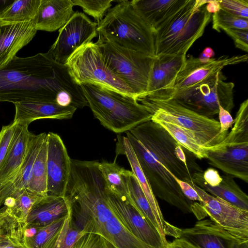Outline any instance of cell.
I'll return each instance as SVG.
<instances>
[{
    "label": "cell",
    "mask_w": 248,
    "mask_h": 248,
    "mask_svg": "<svg viewBox=\"0 0 248 248\" xmlns=\"http://www.w3.org/2000/svg\"><path fill=\"white\" fill-rule=\"evenodd\" d=\"M64 92L72 96L77 108L89 106L67 66L47 52L24 58L16 56L0 70V102L57 103L58 95Z\"/></svg>",
    "instance_id": "cell-1"
},
{
    "label": "cell",
    "mask_w": 248,
    "mask_h": 248,
    "mask_svg": "<svg viewBox=\"0 0 248 248\" xmlns=\"http://www.w3.org/2000/svg\"><path fill=\"white\" fill-rule=\"evenodd\" d=\"M79 85L94 117L114 133H126L152 119L150 109L133 96L95 84Z\"/></svg>",
    "instance_id": "cell-2"
},
{
    "label": "cell",
    "mask_w": 248,
    "mask_h": 248,
    "mask_svg": "<svg viewBox=\"0 0 248 248\" xmlns=\"http://www.w3.org/2000/svg\"><path fill=\"white\" fill-rule=\"evenodd\" d=\"M209 0H188L155 33V57L186 53L202 36L212 14L206 9Z\"/></svg>",
    "instance_id": "cell-3"
},
{
    "label": "cell",
    "mask_w": 248,
    "mask_h": 248,
    "mask_svg": "<svg viewBox=\"0 0 248 248\" xmlns=\"http://www.w3.org/2000/svg\"><path fill=\"white\" fill-rule=\"evenodd\" d=\"M97 31L124 48L155 57V31L128 0H120L97 24Z\"/></svg>",
    "instance_id": "cell-4"
},
{
    "label": "cell",
    "mask_w": 248,
    "mask_h": 248,
    "mask_svg": "<svg viewBox=\"0 0 248 248\" xmlns=\"http://www.w3.org/2000/svg\"><path fill=\"white\" fill-rule=\"evenodd\" d=\"M136 99L152 112V121L171 123L190 131L206 150L220 143L228 133L220 132L219 121L199 114L173 99Z\"/></svg>",
    "instance_id": "cell-5"
},
{
    "label": "cell",
    "mask_w": 248,
    "mask_h": 248,
    "mask_svg": "<svg viewBox=\"0 0 248 248\" xmlns=\"http://www.w3.org/2000/svg\"><path fill=\"white\" fill-rule=\"evenodd\" d=\"M207 151L209 164L248 182V99L240 104L233 125L223 140Z\"/></svg>",
    "instance_id": "cell-6"
},
{
    "label": "cell",
    "mask_w": 248,
    "mask_h": 248,
    "mask_svg": "<svg viewBox=\"0 0 248 248\" xmlns=\"http://www.w3.org/2000/svg\"><path fill=\"white\" fill-rule=\"evenodd\" d=\"M98 35L95 43L107 66L132 89L136 99L144 95L155 57L120 47Z\"/></svg>",
    "instance_id": "cell-7"
},
{
    "label": "cell",
    "mask_w": 248,
    "mask_h": 248,
    "mask_svg": "<svg viewBox=\"0 0 248 248\" xmlns=\"http://www.w3.org/2000/svg\"><path fill=\"white\" fill-rule=\"evenodd\" d=\"M65 65L79 85L95 84L136 98L132 89L107 66L96 43L92 41L78 48Z\"/></svg>",
    "instance_id": "cell-8"
},
{
    "label": "cell",
    "mask_w": 248,
    "mask_h": 248,
    "mask_svg": "<svg viewBox=\"0 0 248 248\" xmlns=\"http://www.w3.org/2000/svg\"><path fill=\"white\" fill-rule=\"evenodd\" d=\"M128 140L155 196L185 214L192 213L194 202L183 193L170 172L162 166L144 146L128 131Z\"/></svg>",
    "instance_id": "cell-9"
},
{
    "label": "cell",
    "mask_w": 248,
    "mask_h": 248,
    "mask_svg": "<svg viewBox=\"0 0 248 248\" xmlns=\"http://www.w3.org/2000/svg\"><path fill=\"white\" fill-rule=\"evenodd\" d=\"M128 132L176 177L188 183L192 181V173L189 169L176 156L175 149L178 142L160 124L151 120Z\"/></svg>",
    "instance_id": "cell-10"
},
{
    "label": "cell",
    "mask_w": 248,
    "mask_h": 248,
    "mask_svg": "<svg viewBox=\"0 0 248 248\" xmlns=\"http://www.w3.org/2000/svg\"><path fill=\"white\" fill-rule=\"evenodd\" d=\"M247 54L232 56L223 55L211 58L206 63L191 55L186 58L184 68L178 74L172 84L159 96L152 99H176L180 98L214 77L225 67L247 62Z\"/></svg>",
    "instance_id": "cell-11"
},
{
    "label": "cell",
    "mask_w": 248,
    "mask_h": 248,
    "mask_svg": "<svg viewBox=\"0 0 248 248\" xmlns=\"http://www.w3.org/2000/svg\"><path fill=\"white\" fill-rule=\"evenodd\" d=\"M188 184L202 199L201 202H194L192 206V213L199 220L208 216L211 220L239 240L248 241V211L209 194L192 181Z\"/></svg>",
    "instance_id": "cell-12"
},
{
    "label": "cell",
    "mask_w": 248,
    "mask_h": 248,
    "mask_svg": "<svg viewBox=\"0 0 248 248\" xmlns=\"http://www.w3.org/2000/svg\"><path fill=\"white\" fill-rule=\"evenodd\" d=\"M221 71L182 97L173 99L182 106L209 118L218 113L220 106L230 112L234 106L232 82Z\"/></svg>",
    "instance_id": "cell-13"
},
{
    "label": "cell",
    "mask_w": 248,
    "mask_h": 248,
    "mask_svg": "<svg viewBox=\"0 0 248 248\" xmlns=\"http://www.w3.org/2000/svg\"><path fill=\"white\" fill-rule=\"evenodd\" d=\"M97 23L84 13L75 12L59 30L58 36L47 53L55 61L65 65L78 48L92 42L97 36Z\"/></svg>",
    "instance_id": "cell-14"
},
{
    "label": "cell",
    "mask_w": 248,
    "mask_h": 248,
    "mask_svg": "<svg viewBox=\"0 0 248 248\" xmlns=\"http://www.w3.org/2000/svg\"><path fill=\"white\" fill-rule=\"evenodd\" d=\"M106 199L111 211L130 233L147 244L167 248V239L128 201L112 193L107 187Z\"/></svg>",
    "instance_id": "cell-15"
},
{
    "label": "cell",
    "mask_w": 248,
    "mask_h": 248,
    "mask_svg": "<svg viewBox=\"0 0 248 248\" xmlns=\"http://www.w3.org/2000/svg\"><path fill=\"white\" fill-rule=\"evenodd\" d=\"M47 140V192L64 196L69 180L71 159L61 137L49 132Z\"/></svg>",
    "instance_id": "cell-16"
},
{
    "label": "cell",
    "mask_w": 248,
    "mask_h": 248,
    "mask_svg": "<svg viewBox=\"0 0 248 248\" xmlns=\"http://www.w3.org/2000/svg\"><path fill=\"white\" fill-rule=\"evenodd\" d=\"M179 238L199 248H233L236 243L242 242L210 219L199 220L192 227L181 229Z\"/></svg>",
    "instance_id": "cell-17"
},
{
    "label": "cell",
    "mask_w": 248,
    "mask_h": 248,
    "mask_svg": "<svg viewBox=\"0 0 248 248\" xmlns=\"http://www.w3.org/2000/svg\"><path fill=\"white\" fill-rule=\"evenodd\" d=\"M117 152L118 154H123L126 156L131 166V171L136 177L154 214L165 229L167 235L174 237L175 238H179L181 229L170 224L164 219L150 183L140 166L128 140L126 137H118Z\"/></svg>",
    "instance_id": "cell-18"
},
{
    "label": "cell",
    "mask_w": 248,
    "mask_h": 248,
    "mask_svg": "<svg viewBox=\"0 0 248 248\" xmlns=\"http://www.w3.org/2000/svg\"><path fill=\"white\" fill-rule=\"evenodd\" d=\"M36 32L32 21L9 24L0 23V70L31 42Z\"/></svg>",
    "instance_id": "cell-19"
},
{
    "label": "cell",
    "mask_w": 248,
    "mask_h": 248,
    "mask_svg": "<svg viewBox=\"0 0 248 248\" xmlns=\"http://www.w3.org/2000/svg\"><path fill=\"white\" fill-rule=\"evenodd\" d=\"M186 54L181 53L155 58L147 92L144 95L141 97H156L170 87L178 74L184 68L186 60Z\"/></svg>",
    "instance_id": "cell-20"
},
{
    "label": "cell",
    "mask_w": 248,
    "mask_h": 248,
    "mask_svg": "<svg viewBox=\"0 0 248 248\" xmlns=\"http://www.w3.org/2000/svg\"><path fill=\"white\" fill-rule=\"evenodd\" d=\"M14 104L15 115L13 121L28 125L38 119H70L77 109L71 106H62L55 102L31 101Z\"/></svg>",
    "instance_id": "cell-21"
},
{
    "label": "cell",
    "mask_w": 248,
    "mask_h": 248,
    "mask_svg": "<svg viewBox=\"0 0 248 248\" xmlns=\"http://www.w3.org/2000/svg\"><path fill=\"white\" fill-rule=\"evenodd\" d=\"M71 0H40L32 21L35 29L49 32L62 28L74 14Z\"/></svg>",
    "instance_id": "cell-22"
},
{
    "label": "cell",
    "mask_w": 248,
    "mask_h": 248,
    "mask_svg": "<svg viewBox=\"0 0 248 248\" xmlns=\"http://www.w3.org/2000/svg\"><path fill=\"white\" fill-rule=\"evenodd\" d=\"M71 209V203L64 196L47 194L42 197L32 206L28 216L26 226H46L66 216Z\"/></svg>",
    "instance_id": "cell-23"
},
{
    "label": "cell",
    "mask_w": 248,
    "mask_h": 248,
    "mask_svg": "<svg viewBox=\"0 0 248 248\" xmlns=\"http://www.w3.org/2000/svg\"><path fill=\"white\" fill-rule=\"evenodd\" d=\"M188 0H133L131 4L155 33Z\"/></svg>",
    "instance_id": "cell-24"
},
{
    "label": "cell",
    "mask_w": 248,
    "mask_h": 248,
    "mask_svg": "<svg viewBox=\"0 0 248 248\" xmlns=\"http://www.w3.org/2000/svg\"><path fill=\"white\" fill-rule=\"evenodd\" d=\"M28 126L16 123L8 153L0 169V184L2 186L10 182L20 169L30 134Z\"/></svg>",
    "instance_id": "cell-25"
},
{
    "label": "cell",
    "mask_w": 248,
    "mask_h": 248,
    "mask_svg": "<svg viewBox=\"0 0 248 248\" xmlns=\"http://www.w3.org/2000/svg\"><path fill=\"white\" fill-rule=\"evenodd\" d=\"M202 173H192V181L195 184L209 194L248 211V196L235 182L234 177L228 174L222 175L221 183L212 186L205 182Z\"/></svg>",
    "instance_id": "cell-26"
},
{
    "label": "cell",
    "mask_w": 248,
    "mask_h": 248,
    "mask_svg": "<svg viewBox=\"0 0 248 248\" xmlns=\"http://www.w3.org/2000/svg\"><path fill=\"white\" fill-rule=\"evenodd\" d=\"M46 135L45 132L38 135L30 132L26 154L18 172L10 182L1 185V201L13 191L27 188L34 162Z\"/></svg>",
    "instance_id": "cell-27"
},
{
    "label": "cell",
    "mask_w": 248,
    "mask_h": 248,
    "mask_svg": "<svg viewBox=\"0 0 248 248\" xmlns=\"http://www.w3.org/2000/svg\"><path fill=\"white\" fill-rule=\"evenodd\" d=\"M42 197L27 188L14 191L2 200L4 207L0 209V214L19 224L26 225L31 207Z\"/></svg>",
    "instance_id": "cell-28"
},
{
    "label": "cell",
    "mask_w": 248,
    "mask_h": 248,
    "mask_svg": "<svg viewBox=\"0 0 248 248\" xmlns=\"http://www.w3.org/2000/svg\"><path fill=\"white\" fill-rule=\"evenodd\" d=\"M124 177L128 193L127 200L166 239V232L154 214L140 186L133 173L124 170Z\"/></svg>",
    "instance_id": "cell-29"
},
{
    "label": "cell",
    "mask_w": 248,
    "mask_h": 248,
    "mask_svg": "<svg viewBox=\"0 0 248 248\" xmlns=\"http://www.w3.org/2000/svg\"><path fill=\"white\" fill-rule=\"evenodd\" d=\"M66 215L45 226H24L22 232L24 244L28 248H54Z\"/></svg>",
    "instance_id": "cell-30"
},
{
    "label": "cell",
    "mask_w": 248,
    "mask_h": 248,
    "mask_svg": "<svg viewBox=\"0 0 248 248\" xmlns=\"http://www.w3.org/2000/svg\"><path fill=\"white\" fill-rule=\"evenodd\" d=\"M40 0H16L0 12V23L9 24L30 22L35 18Z\"/></svg>",
    "instance_id": "cell-31"
},
{
    "label": "cell",
    "mask_w": 248,
    "mask_h": 248,
    "mask_svg": "<svg viewBox=\"0 0 248 248\" xmlns=\"http://www.w3.org/2000/svg\"><path fill=\"white\" fill-rule=\"evenodd\" d=\"M27 189L41 196L47 195L46 138L43 142L34 162Z\"/></svg>",
    "instance_id": "cell-32"
},
{
    "label": "cell",
    "mask_w": 248,
    "mask_h": 248,
    "mask_svg": "<svg viewBox=\"0 0 248 248\" xmlns=\"http://www.w3.org/2000/svg\"><path fill=\"white\" fill-rule=\"evenodd\" d=\"M99 168L108 189L119 198L127 200L128 190L124 177L125 169L115 161L99 162Z\"/></svg>",
    "instance_id": "cell-33"
},
{
    "label": "cell",
    "mask_w": 248,
    "mask_h": 248,
    "mask_svg": "<svg viewBox=\"0 0 248 248\" xmlns=\"http://www.w3.org/2000/svg\"><path fill=\"white\" fill-rule=\"evenodd\" d=\"M164 127L183 147L200 159L207 158V151L190 131L171 123L155 122Z\"/></svg>",
    "instance_id": "cell-34"
},
{
    "label": "cell",
    "mask_w": 248,
    "mask_h": 248,
    "mask_svg": "<svg viewBox=\"0 0 248 248\" xmlns=\"http://www.w3.org/2000/svg\"><path fill=\"white\" fill-rule=\"evenodd\" d=\"M0 214V248H28L23 240V226Z\"/></svg>",
    "instance_id": "cell-35"
},
{
    "label": "cell",
    "mask_w": 248,
    "mask_h": 248,
    "mask_svg": "<svg viewBox=\"0 0 248 248\" xmlns=\"http://www.w3.org/2000/svg\"><path fill=\"white\" fill-rule=\"evenodd\" d=\"M212 17V28L217 32L224 29L248 31V19L238 17L222 9L213 13Z\"/></svg>",
    "instance_id": "cell-36"
},
{
    "label": "cell",
    "mask_w": 248,
    "mask_h": 248,
    "mask_svg": "<svg viewBox=\"0 0 248 248\" xmlns=\"http://www.w3.org/2000/svg\"><path fill=\"white\" fill-rule=\"evenodd\" d=\"M74 6L81 7L83 11L92 16L98 24L105 17L107 12L110 9L112 0H71Z\"/></svg>",
    "instance_id": "cell-37"
},
{
    "label": "cell",
    "mask_w": 248,
    "mask_h": 248,
    "mask_svg": "<svg viewBox=\"0 0 248 248\" xmlns=\"http://www.w3.org/2000/svg\"><path fill=\"white\" fill-rule=\"evenodd\" d=\"M70 248H115L102 235L88 232L80 237Z\"/></svg>",
    "instance_id": "cell-38"
},
{
    "label": "cell",
    "mask_w": 248,
    "mask_h": 248,
    "mask_svg": "<svg viewBox=\"0 0 248 248\" xmlns=\"http://www.w3.org/2000/svg\"><path fill=\"white\" fill-rule=\"evenodd\" d=\"M220 9L235 16L248 19V0H220Z\"/></svg>",
    "instance_id": "cell-39"
},
{
    "label": "cell",
    "mask_w": 248,
    "mask_h": 248,
    "mask_svg": "<svg viewBox=\"0 0 248 248\" xmlns=\"http://www.w3.org/2000/svg\"><path fill=\"white\" fill-rule=\"evenodd\" d=\"M16 125V123L13 121L3 126L0 131V169L8 153Z\"/></svg>",
    "instance_id": "cell-40"
},
{
    "label": "cell",
    "mask_w": 248,
    "mask_h": 248,
    "mask_svg": "<svg viewBox=\"0 0 248 248\" xmlns=\"http://www.w3.org/2000/svg\"><path fill=\"white\" fill-rule=\"evenodd\" d=\"M223 31L232 39L236 47L248 52V31L231 29H224Z\"/></svg>",
    "instance_id": "cell-41"
},
{
    "label": "cell",
    "mask_w": 248,
    "mask_h": 248,
    "mask_svg": "<svg viewBox=\"0 0 248 248\" xmlns=\"http://www.w3.org/2000/svg\"><path fill=\"white\" fill-rule=\"evenodd\" d=\"M175 181L179 185L184 195L189 200L194 202H202V199L194 188L188 183L181 180L170 172Z\"/></svg>",
    "instance_id": "cell-42"
},
{
    "label": "cell",
    "mask_w": 248,
    "mask_h": 248,
    "mask_svg": "<svg viewBox=\"0 0 248 248\" xmlns=\"http://www.w3.org/2000/svg\"><path fill=\"white\" fill-rule=\"evenodd\" d=\"M218 118L220 126V132L228 133V130L232 126L234 119L232 117L230 112L224 109L220 106L219 107Z\"/></svg>",
    "instance_id": "cell-43"
},
{
    "label": "cell",
    "mask_w": 248,
    "mask_h": 248,
    "mask_svg": "<svg viewBox=\"0 0 248 248\" xmlns=\"http://www.w3.org/2000/svg\"><path fill=\"white\" fill-rule=\"evenodd\" d=\"M205 182L212 186H218L222 181V177L218 171L213 168H208L202 173Z\"/></svg>",
    "instance_id": "cell-44"
},
{
    "label": "cell",
    "mask_w": 248,
    "mask_h": 248,
    "mask_svg": "<svg viewBox=\"0 0 248 248\" xmlns=\"http://www.w3.org/2000/svg\"><path fill=\"white\" fill-rule=\"evenodd\" d=\"M166 248H199L195 245L182 238H175L168 242Z\"/></svg>",
    "instance_id": "cell-45"
},
{
    "label": "cell",
    "mask_w": 248,
    "mask_h": 248,
    "mask_svg": "<svg viewBox=\"0 0 248 248\" xmlns=\"http://www.w3.org/2000/svg\"><path fill=\"white\" fill-rule=\"evenodd\" d=\"M182 147H183L178 143L175 149V153L178 160L183 163L186 167L189 168L188 166V164L187 162V159Z\"/></svg>",
    "instance_id": "cell-46"
},
{
    "label": "cell",
    "mask_w": 248,
    "mask_h": 248,
    "mask_svg": "<svg viewBox=\"0 0 248 248\" xmlns=\"http://www.w3.org/2000/svg\"><path fill=\"white\" fill-rule=\"evenodd\" d=\"M205 6L207 11L211 14L214 13L220 9L219 0H209Z\"/></svg>",
    "instance_id": "cell-47"
},
{
    "label": "cell",
    "mask_w": 248,
    "mask_h": 248,
    "mask_svg": "<svg viewBox=\"0 0 248 248\" xmlns=\"http://www.w3.org/2000/svg\"><path fill=\"white\" fill-rule=\"evenodd\" d=\"M206 57L209 58H213L215 56L214 50L210 47L205 48L202 52Z\"/></svg>",
    "instance_id": "cell-48"
},
{
    "label": "cell",
    "mask_w": 248,
    "mask_h": 248,
    "mask_svg": "<svg viewBox=\"0 0 248 248\" xmlns=\"http://www.w3.org/2000/svg\"><path fill=\"white\" fill-rule=\"evenodd\" d=\"M233 248H248V241L236 243Z\"/></svg>",
    "instance_id": "cell-49"
},
{
    "label": "cell",
    "mask_w": 248,
    "mask_h": 248,
    "mask_svg": "<svg viewBox=\"0 0 248 248\" xmlns=\"http://www.w3.org/2000/svg\"><path fill=\"white\" fill-rule=\"evenodd\" d=\"M199 59L200 60L201 62L203 63H206L208 62L210 59V58H207L206 57L202 52L200 55L199 57H198Z\"/></svg>",
    "instance_id": "cell-50"
},
{
    "label": "cell",
    "mask_w": 248,
    "mask_h": 248,
    "mask_svg": "<svg viewBox=\"0 0 248 248\" xmlns=\"http://www.w3.org/2000/svg\"><path fill=\"white\" fill-rule=\"evenodd\" d=\"M1 185L0 184V207L2 205L1 198Z\"/></svg>",
    "instance_id": "cell-51"
}]
</instances>
